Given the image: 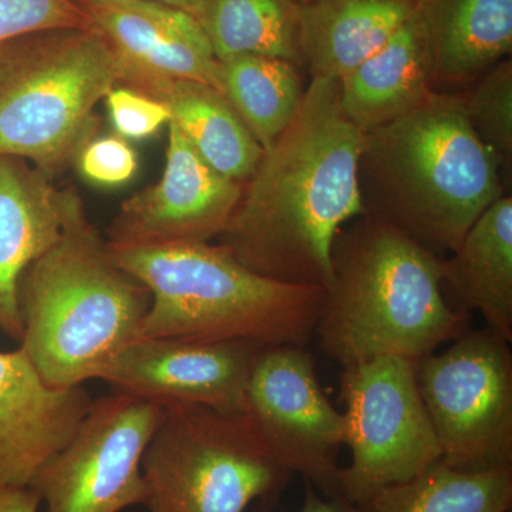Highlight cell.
<instances>
[{
  "mask_svg": "<svg viewBox=\"0 0 512 512\" xmlns=\"http://www.w3.org/2000/svg\"><path fill=\"white\" fill-rule=\"evenodd\" d=\"M363 138L343 111L339 80L311 79L291 123L244 184L221 247L264 278L326 291L339 232L365 215Z\"/></svg>",
  "mask_w": 512,
  "mask_h": 512,
  "instance_id": "6da1fadb",
  "label": "cell"
},
{
  "mask_svg": "<svg viewBox=\"0 0 512 512\" xmlns=\"http://www.w3.org/2000/svg\"><path fill=\"white\" fill-rule=\"evenodd\" d=\"M504 181L471 127L461 92L434 90L406 116L363 138L365 215L439 256L456 251L478 217L503 197Z\"/></svg>",
  "mask_w": 512,
  "mask_h": 512,
  "instance_id": "7a4b0ae2",
  "label": "cell"
},
{
  "mask_svg": "<svg viewBox=\"0 0 512 512\" xmlns=\"http://www.w3.org/2000/svg\"><path fill=\"white\" fill-rule=\"evenodd\" d=\"M443 259L370 215L342 229L315 328L319 348L342 367L382 356L419 362L463 335L470 316L444 298Z\"/></svg>",
  "mask_w": 512,
  "mask_h": 512,
  "instance_id": "3957f363",
  "label": "cell"
},
{
  "mask_svg": "<svg viewBox=\"0 0 512 512\" xmlns=\"http://www.w3.org/2000/svg\"><path fill=\"white\" fill-rule=\"evenodd\" d=\"M150 305L146 286L114 264L82 205L22 276L20 348L50 386H82L137 340Z\"/></svg>",
  "mask_w": 512,
  "mask_h": 512,
  "instance_id": "277c9868",
  "label": "cell"
},
{
  "mask_svg": "<svg viewBox=\"0 0 512 512\" xmlns=\"http://www.w3.org/2000/svg\"><path fill=\"white\" fill-rule=\"evenodd\" d=\"M107 245L151 295L137 339L308 346L315 338L325 289L264 278L210 242Z\"/></svg>",
  "mask_w": 512,
  "mask_h": 512,
  "instance_id": "5b68a950",
  "label": "cell"
},
{
  "mask_svg": "<svg viewBox=\"0 0 512 512\" xmlns=\"http://www.w3.org/2000/svg\"><path fill=\"white\" fill-rule=\"evenodd\" d=\"M141 474L146 512H245L295 477L248 413L200 404L165 407Z\"/></svg>",
  "mask_w": 512,
  "mask_h": 512,
  "instance_id": "8992f818",
  "label": "cell"
},
{
  "mask_svg": "<svg viewBox=\"0 0 512 512\" xmlns=\"http://www.w3.org/2000/svg\"><path fill=\"white\" fill-rule=\"evenodd\" d=\"M120 83L119 62L94 28L20 40L0 77V156L55 173L92 138L97 103Z\"/></svg>",
  "mask_w": 512,
  "mask_h": 512,
  "instance_id": "52a82bcc",
  "label": "cell"
},
{
  "mask_svg": "<svg viewBox=\"0 0 512 512\" xmlns=\"http://www.w3.org/2000/svg\"><path fill=\"white\" fill-rule=\"evenodd\" d=\"M420 396L441 448L461 471L512 467V353L487 328L468 329L450 348L416 363Z\"/></svg>",
  "mask_w": 512,
  "mask_h": 512,
  "instance_id": "ba28073f",
  "label": "cell"
},
{
  "mask_svg": "<svg viewBox=\"0 0 512 512\" xmlns=\"http://www.w3.org/2000/svg\"><path fill=\"white\" fill-rule=\"evenodd\" d=\"M416 363L382 356L343 367L349 467L340 497L365 505L390 485L412 480L441 460V448L417 384Z\"/></svg>",
  "mask_w": 512,
  "mask_h": 512,
  "instance_id": "9c48e42d",
  "label": "cell"
},
{
  "mask_svg": "<svg viewBox=\"0 0 512 512\" xmlns=\"http://www.w3.org/2000/svg\"><path fill=\"white\" fill-rule=\"evenodd\" d=\"M164 413L160 404L116 390L93 400L73 439L29 488L46 512H121L143 504L141 460Z\"/></svg>",
  "mask_w": 512,
  "mask_h": 512,
  "instance_id": "30bf717a",
  "label": "cell"
},
{
  "mask_svg": "<svg viewBox=\"0 0 512 512\" xmlns=\"http://www.w3.org/2000/svg\"><path fill=\"white\" fill-rule=\"evenodd\" d=\"M249 416L293 474L326 497L340 495L338 454L346 444L345 413L320 386L306 346H265L247 386Z\"/></svg>",
  "mask_w": 512,
  "mask_h": 512,
  "instance_id": "8fae6325",
  "label": "cell"
},
{
  "mask_svg": "<svg viewBox=\"0 0 512 512\" xmlns=\"http://www.w3.org/2000/svg\"><path fill=\"white\" fill-rule=\"evenodd\" d=\"M262 348L251 340L137 339L110 360L99 379L164 409L200 404L248 413L249 375Z\"/></svg>",
  "mask_w": 512,
  "mask_h": 512,
  "instance_id": "7c38bea8",
  "label": "cell"
},
{
  "mask_svg": "<svg viewBox=\"0 0 512 512\" xmlns=\"http://www.w3.org/2000/svg\"><path fill=\"white\" fill-rule=\"evenodd\" d=\"M76 2L113 50L130 89L154 97L167 84L191 80L221 92L210 40L188 13L148 0Z\"/></svg>",
  "mask_w": 512,
  "mask_h": 512,
  "instance_id": "4fadbf2b",
  "label": "cell"
},
{
  "mask_svg": "<svg viewBox=\"0 0 512 512\" xmlns=\"http://www.w3.org/2000/svg\"><path fill=\"white\" fill-rule=\"evenodd\" d=\"M242 192L244 184L205 163L170 121L163 177L124 202L107 244L210 242L227 228Z\"/></svg>",
  "mask_w": 512,
  "mask_h": 512,
  "instance_id": "5bb4252c",
  "label": "cell"
},
{
  "mask_svg": "<svg viewBox=\"0 0 512 512\" xmlns=\"http://www.w3.org/2000/svg\"><path fill=\"white\" fill-rule=\"evenodd\" d=\"M82 386L47 384L22 348L0 352V488H29L93 404Z\"/></svg>",
  "mask_w": 512,
  "mask_h": 512,
  "instance_id": "9a60e30c",
  "label": "cell"
},
{
  "mask_svg": "<svg viewBox=\"0 0 512 512\" xmlns=\"http://www.w3.org/2000/svg\"><path fill=\"white\" fill-rule=\"evenodd\" d=\"M82 205L73 192L57 191L49 175L28 161L0 156V330L10 338H23L22 276Z\"/></svg>",
  "mask_w": 512,
  "mask_h": 512,
  "instance_id": "2e32d148",
  "label": "cell"
},
{
  "mask_svg": "<svg viewBox=\"0 0 512 512\" xmlns=\"http://www.w3.org/2000/svg\"><path fill=\"white\" fill-rule=\"evenodd\" d=\"M434 90L476 83L512 52V0H414Z\"/></svg>",
  "mask_w": 512,
  "mask_h": 512,
  "instance_id": "e0dca14e",
  "label": "cell"
},
{
  "mask_svg": "<svg viewBox=\"0 0 512 512\" xmlns=\"http://www.w3.org/2000/svg\"><path fill=\"white\" fill-rule=\"evenodd\" d=\"M414 12V0L299 3L303 69L311 79H342L382 49Z\"/></svg>",
  "mask_w": 512,
  "mask_h": 512,
  "instance_id": "ac0fdd59",
  "label": "cell"
},
{
  "mask_svg": "<svg viewBox=\"0 0 512 512\" xmlns=\"http://www.w3.org/2000/svg\"><path fill=\"white\" fill-rule=\"evenodd\" d=\"M340 103L363 133L406 116L434 92L417 13L389 42L339 80Z\"/></svg>",
  "mask_w": 512,
  "mask_h": 512,
  "instance_id": "d6986e66",
  "label": "cell"
},
{
  "mask_svg": "<svg viewBox=\"0 0 512 512\" xmlns=\"http://www.w3.org/2000/svg\"><path fill=\"white\" fill-rule=\"evenodd\" d=\"M444 284L487 328L512 340V197L504 194L478 217L443 259Z\"/></svg>",
  "mask_w": 512,
  "mask_h": 512,
  "instance_id": "ffe728a7",
  "label": "cell"
},
{
  "mask_svg": "<svg viewBox=\"0 0 512 512\" xmlns=\"http://www.w3.org/2000/svg\"><path fill=\"white\" fill-rule=\"evenodd\" d=\"M154 99L171 111V121L190 146L215 171L245 184L264 156L224 93L208 84L178 80L158 90Z\"/></svg>",
  "mask_w": 512,
  "mask_h": 512,
  "instance_id": "44dd1931",
  "label": "cell"
},
{
  "mask_svg": "<svg viewBox=\"0 0 512 512\" xmlns=\"http://www.w3.org/2000/svg\"><path fill=\"white\" fill-rule=\"evenodd\" d=\"M221 92L264 151L284 133L301 106V67L276 57L241 55L221 60Z\"/></svg>",
  "mask_w": 512,
  "mask_h": 512,
  "instance_id": "7402d4cb",
  "label": "cell"
},
{
  "mask_svg": "<svg viewBox=\"0 0 512 512\" xmlns=\"http://www.w3.org/2000/svg\"><path fill=\"white\" fill-rule=\"evenodd\" d=\"M200 23L218 62L256 55L303 69L296 0H204Z\"/></svg>",
  "mask_w": 512,
  "mask_h": 512,
  "instance_id": "603a6c76",
  "label": "cell"
},
{
  "mask_svg": "<svg viewBox=\"0 0 512 512\" xmlns=\"http://www.w3.org/2000/svg\"><path fill=\"white\" fill-rule=\"evenodd\" d=\"M512 467L461 471L443 461L373 495L367 512H510Z\"/></svg>",
  "mask_w": 512,
  "mask_h": 512,
  "instance_id": "cb8c5ba5",
  "label": "cell"
},
{
  "mask_svg": "<svg viewBox=\"0 0 512 512\" xmlns=\"http://www.w3.org/2000/svg\"><path fill=\"white\" fill-rule=\"evenodd\" d=\"M468 120L500 165L504 180L512 171V62L495 64L463 92Z\"/></svg>",
  "mask_w": 512,
  "mask_h": 512,
  "instance_id": "d4e9b609",
  "label": "cell"
},
{
  "mask_svg": "<svg viewBox=\"0 0 512 512\" xmlns=\"http://www.w3.org/2000/svg\"><path fill=\"white\" fill-rule=\"evenodd\" d=\"M92 28L76 0H0V46L42 33Z\"/></svg>",
  "mask_w": 512,
  "mask_h": 512,
  "instance_id": "484cf974",
  "label": "cell"
},
{
  "mask_svg": "<svg viewBox=\"0 0 512 512\" xmlns=\"http://www.w3.org/2000/svg\"><path fill=\"white\" fill-rule=\"evenodd\" d=\"M111 124L124 140L154 136L171 121V111L163 101L130 87L116 86L106 96Z\"/></svg>",
  "mask_w": 512,
  "mask_h": 512,
  "instance_id": "4316f807",
  "label": "cell"
},
{
  "mask_svg": "<svg viewBox=\"0 0 512 512\" xmlns=\"http://www.w3.org/2000/svg\"><path fill=\"white\" fill-rule=\"evenodd\" d=\"M76 158L80 174L101 187L126 184L138 170L136 151L117 134L89 138Z\"/></svg>",
  "mask_w": 512,
  "mask_h": 512,
  "instance_id": "83f0119b",
  "label": "cell"
},
{
  "mask_svg": "<svg viewBox=\"0 0 512 512\" xmlns=\"http://www.w3.org/2000/svg\"><path fill=\"white\" fill-rule=\"evenodd\" d=\"M258 512L269 511V504L261 503ZM301 512H367L365 508L350 503L346 498L336 495V497H326L320 494L312 484L305 481V498Z\"/></svg>",
  "mask_w": 512,
  "mask_h": 512,
  "instance_id": "f1b7e54d",
  "label": "cell"
},
{
  "mask_svg": "<svg viewBox=\"0 0 512 512\" xmlns=\"http://www.w3.org/2000/svg\"><path fill=\"white\" fill-rule=\"evenodd\" d=\"M40 504L32 488H0V512H37Z\"/></svg>",
  "mask_w": 512,
  "mask_h": 512,
  "instance_id": "f546056e",
  "label": "cell"
},
{
  "mask_svg": "<svg viewBox=\"0 0 512 512\" xmlns=\"http://www.w3.org/2000/svg\"><path fill=\"white\" fill-rule=\"evenodd\" d=\"M148 2L160 3V5L168 6V8H174L183 10V12L191 15L200 22L202 2L204 0H148Z\"/></svg>",
  "mask_w": 512,
  "mask_h": 512,
  "instance_id": "4dcf8cb0",
  "label": "cell"
},
{
  "mask_svg": "<svg viewBox=\"0 0 512 512\" xmlns=\"http://www.w3.org/2000/svg\"><path fill=\"white\" fill-rule=\"evenodd\" d=\"M20 40L0 46V77L8 72L10 64H12L13 59H15L16 52H18Z\"/></svg>",
  "mask_w": 512,
  "mask_h": 512,
  "instance_id": "1f68e13d",
  "label": "cell"
},
{
  "mask_svg": "<svg viewBox=\"0 0 512 512\" xmlns=\"http://www.w3.org/2000/svg\"><path fill=\"white\" fill-rule=\"evenodd\" d=\"M296 2H299V3H309V2H315V0H296Z\"/></svg>",
  "mask_w": 512,
  "mask_h": 512,
  "instance_id": "d6a6232c",
  "label": "cell"
}]
</instances>
